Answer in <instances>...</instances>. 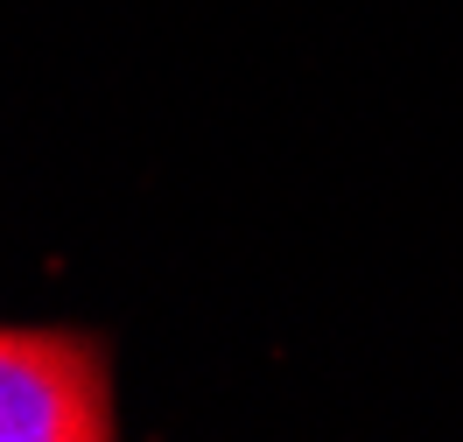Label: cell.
<instances>
[{
	"label": "cell",
	"mask_w": 463,
	"mask_h": 442,
	"mask_svg": "<svg viewBox=\"0 0 463 442\" xmlns=\"http://www.w3.org/2000/svg\"><path fill=\"white\" fill-rule=\"evenodd\" d=\"M113 365L85 330H0V442H113Z\"/></svg>",
	"instance_id": "cell-1"
}]
</instances>
